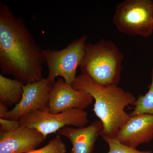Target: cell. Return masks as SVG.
Returning <instances> with one entry per match:
<instances>
[{"label": "cell", "mask_w": 153, "mask_h": 153, "mask_svg": "<svg viewBox=\"0 0 153 153\" xmlns=\"http://www.w3.org/2000/svg\"><path fill=\"white\" fill-rule=\"evenodd\" d=\"M45 63L42 49L25 21L8 5L0 2V69L25 85L43 79Z\"/></svg>", "instance_id": "6da1fadb"}, {"label": "cell", "mask_w": 153, "mask_h": 153, "mask_svg": "<svg viewBox=\"0 0 153 153\" xmlns=\"http://www.w3.org/2000/svg\"><path fill=\"white\" fill-rule=\"evenodd\" d=\"M77 90L89 94L94 100L93 111L103 125L102 138H114L118 131L130 117L125 108L133 105L137 98L131 93L118 85L98 84L85 74L76 76L72 84Z\"/></svg>", "instance_id": "7a4b0ae2"}, {"label": "cell", "mask_w": 153, "mask_h": 153, "mask_svg": "<svg viewBox=\"0 0 153 153\" xmlns=\"http://www.w3.org/2000/svg\"><path fill=\"white\" fill-rule=\"evenodd\" d=\"M123 59V55L114 43L102 39L94 44H86L79 68L81 74L88 75L100 85H118Z\"/></svg>", "instance_id": "3957f363"}, {"label": "cell", "mask_w": 153, "mask_h": 153, "mask_svg": "<svg viewBox=\"0 0 153 153\" xmlns=\"http://www.w3.org/2000/svg\"><path fill=\"white\" fill-rule=\"evenodd\" d=\"M112 20L121 33L149 37L153 32V1H124L117 6Z\"/></svg>", "instance_id": "277c9868"}, {"label": "cell", "mask_w": 153, "mask_h": 153, "mask_svg": "<svg viewBox=\"0 0 153 153\" xmlns=\"http://www.w3.org/2000/svg\"><path fill=\"white\" fill-rule=\"evenodd\" d=\"M87 37L82 36L71 41L61 50L42 49L48 68L47 79L52 83L57 77H61L72 85L76 78V71L85 55Z\"/></svg>", "instance_id": "5b68a950"}, {"label": "cell", "mask_w": 153, "mask_h": 153, "mask_svg": "<svg viewBox=\"0 0 153 153\" xmlns=\"http://www.w3.org/2000/svg\"><path fill=\"white\" fill-rule=\"evenodd\" d=\"M19 122L21 126L35 129L46 139L47 136L65 127L85 126L88 118L84 110L72 109L57 114L35 110L21 118Z\"/></svg>", "instance_id": "8992f818"}, {"label": "cell", "mask_w": 153, "mask_h": 153, "mask_svg": "<svg viewBox=\"0 0 153 153\" xmlns=\"http://www.w3.org/2000/svg\"><path fill=\"white\" fill-rule=\"evenodd\" d=\"M89 94L75 89L61 77L52 85L49 94L47 111L57 114L68 110H84L93 102Z\"/></svg>", "instance_id": "52a82bcc"}, {"label": "cell", "mask_w": 153, "mask_h": 153, "mask_svg": "<svg viewBox=\"0 0 153 153\" xmlns=\"http://www.w3.org/2000/svg\"><path fill=\"white\" fill-rule=\"evenodd\" d=\"M53 84L47 78H43L37 82L26 84L21 101L0 119L19 121L33 111H47L49 94Z\"/></svg>", "instance_id": "ba28073f"}, {"label": "cell", "mask_w": 153, "mask_h": 153, "mask_svg": "<svg viewBox=\"0 0 153 153\" xmlns=\"http://www.w3.org/2000/svg\"><path fill=\"white\" fill-rule=\"evenodd\" d=\"M46 139L35 129L19 126L0 133V153H27L36 149Z\"/></svg>", "instance_id": "9c48e42d"}, {"label": "cell", "mask_w": 153, "mask_h": 153, "mask_svg": "<svg viewBox=\"0 0 153 153\" xmlns=\"http://www.w3.org/2000/svg\"><path fill=\"white\" fill-rule=\"evenodd\" d=\"M123 144L136 149L153 139V115L148 114L130 116L114 137Z\"/></svg>", "instance_id": "30bf717a"}, {"label": "cell", "mask_w": 153, "mask_h": 153, "mask_svg": "<svg viewBox=\"0 0 153 153\" xmlns=\"http://www.w3.org/2000/svg\"><path fill=\"white\" fill-rule=\"evenodd\" d=\"M102 129L103 125L99 120L82 127H65L57 133L70 141L72 146L71 153H91Z\"/></svg>", "instance_id": "8fae6325"}, {"label": "cell", "mask_w": 153, "mask_h": 153, "mask_svg": "<svg viewBox=\"0 0 153 153\" xmlns=\"http://www.w3.org/2000/svg\"><path fill=\"white\" fill-rule=\"evenodd\" d=\"M25 84L0 74V102L7 106L17 105L22 100Z\"/></svg>", "instance_id": "7c38bea8"}, {"label": "cell", "mask_w": 153, "mask_h": 153, "mask_svg": "<svg viewBox=\"0 0 153 153\" xmlns=\"http://www.w3.org/2000/svg\"><path fill=\"white\" fill-rule=\"evenodd\" d=\"M133 111L130 116L142 114L153 115V66L151 73V82L149 86V90L145 95L139 96L137 99Z\"/></svg>", "instance_id": "4fadbf2b"}, {"label": "cell", "mask_w": 153, "mask_h": 153, "mask_svg": "<svg viewBox=\"0 0 153 153\" xmlns=\"http://www.w3.org/2000/svg\"><path fill=\"white\" fill-rule=\"evenodd\" d=\"M65 144L59 135H57L46 146L39 149H36L27 153H66Z\"/></svg>", "instance_id": "5bb4252c"}, {"label": "cell", "mask_w": 153, "mask_h": 153, "mask_svg": "<svg viewBox=\"0 0 153 153\" xmlns=\"http://www.w3.org/2000/svg\"><path fill=\"white\" fill-rule=\"evenodd\" d=\"M109 146V150L107 153H152V151H141L135 148L122 143L114 138H103Z\"/></svg>", "instance_id": "9a60e30c"}, {"label": "cell", "mask_w": 153, "mask_h": 153, "mask_svg": "<svg viewBox=\"0 0 153 153\" xmlns=\"http://www.w3.org/2000/svg\"><path fill=\"white\" fill-rule=\"evenodd\" d=\"M1 131L7 132L13 130L20 126L19 121L0 119Z\"/></svg>", "instance_id": "2e32d148"}, {"label": "cell", "mask_w": 153, "mask_h": 153, "mask_svg": "<svg viewBox=\"0 0 153 153\" xmlns=\"http://www.w3.org/2000/svg\"><path fill=\"white\" fill-rule=\"evenodd\" d=\"M8 111L7 106L1 102H0V118L2 117Z\"/></svg>", "instance_id": "e0dca14e"}, {"label": "cell", "mask_w": 153, "mask_h": 153, "mask_svg": "<svg viewBox=\"0 0 153 153\" xmlns=\"http://www.w3.org/2000/svg\"></svg>", "instance_id": "ac0fdd59"}]
</instances>
